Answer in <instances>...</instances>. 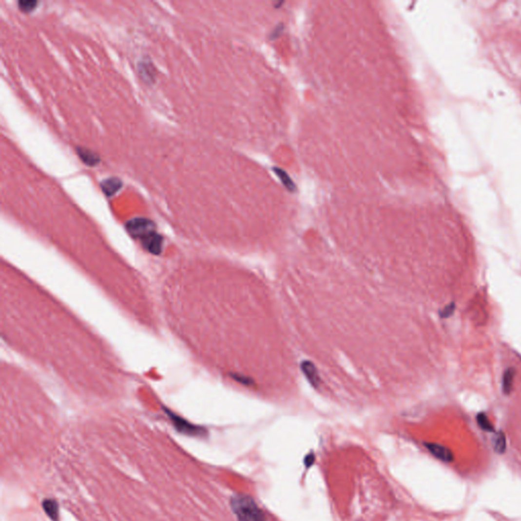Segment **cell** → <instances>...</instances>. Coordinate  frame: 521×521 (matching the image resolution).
<instances>
[{"label":"cell","mask_w":521,"mask_h":521,"mask_svg":"<svg viewBox=\"0 0 521 521\" xmlns=\"http://www.w3.org/2000/svg\"><path fill=\"white\" fill-rule=\"evenodd\" d=\"M230 505L238 521H266L264 512L250 496L235 495L231 498Z\"/></svg>","instance_id":"1"},{"label":"cell","mask_w":521,"mask_h":521,"mask_svg":"<svg viewBox=\"0 0 521 521\" xmlns=\"http://www.w3.org/2000/svg\"><path fill=\"white\" fill-rule=\"evenodd\" d=\"M425 446L427 449H429L430 452L440 460L445 461V462H450L453 459V455L452 453H451V451L442 445L430 443V444H426Z\"/></svg>","instance_id":"2"},{"label":"cell","mask_w":521,"mask_h":521,"mask_svg":"<svg viewBox=\"0 0 521 521\" xmlns=\"http://www.w3.org/2000/svg\"><path fill=\"white\" fill-rule=\"evenodd\" d=\"M77 153L86 165L89 166H96L100 163V157L98 154L94 153L92 150L86 149L84 147L77 148Z\"/></svg>","instance_id":"3"},{"label":"cell","mask_w":521,"mask_h":521,"mask_svg":"<svg viewBox=\"0 0 521 521\" xmlns=\"http://www.w3.org/2000/svg\"><path fill=\"white\" fill-rule=\"evenodd\" d=\"M122 188V181L117 177H110L104 179L101 182V189L103 193L108 196L116 193Z\"/></svg>","instance_id":"4"},{"label":"cell","mask_w":521,"mask_h":521,"mask_svg":"<svg viewBox=\"0 0 521 521\" xmlns=\"http://www.w3.org/2000/svg\"><path fill=\"white\" fill-rule=\"evenodd\" d=\"M42 507L44 509L45 513L52 520V521H58L59 520V506L53 499H46L42 502Z\"/></svg>","instance_id":"5"},{"label":"cell","mask_w":521,"mask_h":521,"mask_svg":"<svg viewBox=\"0 0 521 521\" xmlns=\"http://www.w3.org/2000/svg\"><path fill=\"white\" fill-rule=\"evenodd\" d=\"M514 378H515L514 368L512 367L507 368L504 372L503 378H502V389L505 394H510L511 393L512 388H513V383H514Z\"/></svg>","instance_id":"6"},{"label":"cell","mask_w":521,"mask_h":521,"mask_svg":"<svg viewBox=\"0 0 521 521\" xmlns=\"http://www.w3.org/2000/svg\"><path fill=\"white\" fill-rule=\"evenodd\" d=\"M302 367H303V370H304L305 375L307 376L308 380L310 382V384L317 387L318 384H319V381H320V380H319L318 372H317V369H316L315 366L312 365V364H310L309 362H305V363L303 364Z\"/></svg>","instance_id":"7"},{"label":"cell","mask_w":521,"mask_h":521,"mask_svg":"<svg viewBox=\"0 0 521 521\" xmlns=\"http://www.w3.org/2000/svg\"><path fill=\"white\" fill-rule=\"evenodd\" d=\"M274 171L276 174L278 175V177L280 178V180L282 181V183L285 185V187L289 190V191H294V183L293 181L291 180L290 176H289L287 173L282 170V169H279V168H274Z\"/></svg>","instance_id":"8"},{"label":"cell","mask_w":521,"mask_h":521,"mask_svg":"<svg viewBox=\"0 0 521 521\" xmlns=\"http://www.w3.org/2000/svg\"><path fill=\"white\" fill-rule=\"evenodd\" d=\"M477 421H478L479 425L482 427L483 431H487V432H493L494 431L493 425L490 423L488 416L485 413H482V412L479 413L478 416H477Z\"/></svg>","instance_id":"9"},{"label":"cell","mask_w":521,"mask_h":521,"mask_svg":"<svg viewBox=\"0 0 521 521\" xmlns=\"http://www.w3.org/2000/svg\"><path fill=\"white\" fill-rule=\"evenodd\" d=\"M18 5L22 13L29 14L37 7L38 1H35V0H21V1L18 2Z\"/></svg>","instance_id":"10"},{"label":"cell","mask_w":521,"mask_h":521,"mask_svg":"<svg viewBox=\"0 0 521 521\" xmlns=\"http://www.w3.org/2000/svg\"><path fill=\"white\" fill-rule=\"evenodd\" d=\"M494 447L497 452H499V453H503L505 451L506 440H505V436L502 433H499L496 436L495 441H494Z\"/></svg>","instance_id":"11"},{"label":"cell","mask_w":521,"mask_h":521,"mask_svg":"<svg viewBox=\"0 0 521 521\" xmlns=\"http://www.w3.org/2000/svg\"><path fill=\"white\" fill-rule=\"evenodd\" d=\"M454 309H455V306L454 304H451L450 306H447L442 311H441V317L442 318H448L450 317L451 315L454 312Z\"/></svg>","instance_id":"12"},{"label":"cell","mask_w":521,"mask_h":521,"mask_svg":"<svg viewBox=\"0 0 521 521\" xmlns=\"http://www.w3.org/2000/svg\"><path fill=\"white\" fill-rule=\"evenodd\" d=\"M314 460H315V457H314V456H311V455L307 456V458H306V464H307L308 466L311 465V464H312V462H314Z\"/></svg>","instance_id":"13"}]
</instances>
